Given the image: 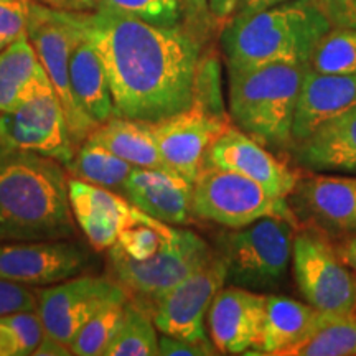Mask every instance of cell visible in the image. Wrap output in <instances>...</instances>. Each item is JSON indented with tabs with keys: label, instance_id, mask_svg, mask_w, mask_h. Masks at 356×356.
<instances>
[{
	"label": "cell",
	"instance_id": "6da1fadb",
	"mask_svg": "<svg viewBox=\"0 0 356 356\" xmlns=\"http://www.w3.org/2000/svg\"><path fill=\"white\" fill-rule=\"evenodd\" d=\"M70 12L101 58L114 115L157 122L190 108L202 42L185 25L159 26L109 10Z\"/></svg>",
	"mask_w": 356,
	"mask_h": 356
},
{
	"label": "cell",
	"instance_id": "7a4b0ae2",
	"mask_svg": "<svg viewBox=\"0 0 356 356\" xmlns=\"http://www.w3.org/2000/svg\"><path fill=\"white\" fill-rule=\"evenodd\" d=\"M74 234L63 163L0 144V243L53 241Z\"/></svg>",
	"mask_w": 356,
	"mask_h": 356
},
{
	"label": "cell",
	"instance_id": "3957f363",
	"mask_svg": "<svg viewBox=\"0 0 356 356\" xmlns=\"http://www.w3.org/2000/svg\"><path fill=\"white\" fill-rule=\"evenodd\" d=\"M332 25L315 0H287L251 15H233L221 29L228 71L273 63L307 65Z\"/></svg>",
	"mask_w": 356,
	"mask_h": 356
},
{
	"label": "cell",
	"instance_id": "277c9868",
	"mask_svg": "<svg viewBox=\"0 0 356 356\" xmlns=\"http://www.w3.org/2000/svg\"><path fill=\"white\" fill-rule=\"evenodd\" d=\"M307 65L273 63L228 71L229 118L266 147L292 145V124Z\"/></svg>",
	"mask_w": 356,
	"mask_h": 356
},
{
	"label": "cell",
	"instance_id": "5b68a950",
	"mask_svg": "<svg viewBox=\"0 0 356 356\" xmlns=\"http://www.w3.org/2000/svg\"><path fill=\"white\" fill-rule=\"evenodd\" d=\"M299 226L287 218L266 216L222 236L229 282L251 291L277 287L287 275Z\"/></svg>",
	"mask_w": 356,
	"mask_h": 356
},
{
	"label": "cell",
	"instance_id": "8992f818",
	"mask_svg": "<svg viewBox=\"0 0 356 356\" xmlns=\"http://www.w3.org/2000/svg\"><path fill=\"white\" fill-rule=\"evenodd\" d=\"M191 211L195 218L229 229L244 228L266 216L287 218L300 225L287 198L274 197L251 178L215 167H202L195 178Z\"/></svg>",
	"mask_w": 356,
	"mask_h": 356
},
{
	"label": "cell",
	"instance_id": "52a82bcc",
	"mask_svg": "<svg viewBox=\"0 0 356 356\" xmlns=\"http://www.w3.org/2000/svg\"><path fill=\"white\" fill-rule=\"evenodd\" d=\"M213 254L208 243L193 231L175 228L172 238L149 259L134 261L113 246L109 264L114 279L129 297L150 309L163 293L207 264Z\"/></svg>",
	"mask_w": 356,
	"mask_h": 356
},
{
	"label": "cell",
	"instance_id": "ba28073f",
	"mask_svg": "<svg viewBox=\"0 0 356 356\" xmlns=\"http://www.w3.org/2000/svg\"><path fill=\"white\" fill-rule=\"evenodd\" d=\"M26 37L33 44L58 99L63 106L71 140L78 149L96 129V124L89 121L79 111L71 92V53L83 35L71 19L70 10H60V8L48 7L37 0H32L29 24H26Z\"/></svg>",
	"mask_w": 356,
	"mask_h": 356
},
{
	"label": "cell",
	"instance_id": "9c48e42d",
	"mask_svg": "<svg viewBox=\"0 0 356 356\" xmlns=\"http://www.w3.org/2000/svg\"><path fill=\"white\" fill-rule=\"evenodd\" d=\"M292 264L297 287L310 305L327 314L343 315L353 312L356 273H351L322 228H297Z\"/></svg>",
	"mask_w": 356,
	"mask_h": 356
},
{
	"label": "cell",
	"instance_id": "30bf717a",
	"mask_svg": "<svg viewBox=\"0 0 356 356\" xmlns=\"http://www.w3.org/2000/svg\"><path fill=\"white\" fill-rule=\"evenodd\" d=\"M228 280L221 254L191 273L150 307L154 323L162 335L198 345H213L207 333V315L215 296Z\"/></svg>",
	"mask_w": 356,
	"mask_h": 356
},
{
	"label": "cell",
	"instance_id": "8fae6325",
	"mask_svg": "<svg viewBox=\"0 0 356 356\" xmlns=\"http://www.w3.org/2000/svg\"><path fill=\"white\" fill-rule=\"evenodd\" d=\"M44 333L71 345L79 328L106 305L129 300V293L108 275L81 274L35 291Z\"/></svg>",
	"mask_w": 356,
	"mask_h": 356
},
{
	"label": "cell",
	"instance_id": "7c38bea8",
	"mask_svg": "<svg viewBox=\"0 0 356 356\" xmlns=\"http://www.w3.org/2000/svg\"><path fill=\"white\" fill-rule=\"evenodd\" d=\"M0 144L68 165L76 152L55 89L40 92L12 113L0 114Z\"/></svg>",
	"mask_w": 356,
	"mask_h": 356
},
{
	"label": "cell",
	"instance_id": "4fadbf2b",
	"mask_svg": "<svg viewBox=\"0 0 356 356\" xmlns=\"http://www.w3.org/2000/svg\"><path fill=\"white\" fill-rule=\"evenodd\" d=\"M89 251L68 239L0 243V277L47 287L76 277L91 266Z\"/></svg>",
	"mask_w": 356,
	"mask_h": 356
},
{
	"label": "cell",
	"instance_id": "5bb4252c",
	"mask_svg": "<svg viewBox=\"0 0 356 356\" xmlns=\"http://www.w3.org/2000/svg\"><path fill=\"white\" fill-rule=\"evenodd\" d=\"M267 296L238 286L221 287L207 315L210 340L221 355H259Z\"/></svg>",
	"mask_w": 356,
	"mask_h": 356
},
{
	"label": "cell",
	"instance_id": "9a60e30c",
	"mask_svg": "<svg viewBox=\"0 0 356 356\" xmlns=\"http://www.w3.org/2000/svg\"><path fill=\"white\" fill-rule=\"evenodd\" d=\"M229 127V118L204 113L197 106L152 122V132L162 159L190 184H193L202 170L210 145Z\"/></svg>",
	"mask_w": 356,
	"mask_h": 356
},
{
	"label": "cell",
	"instance_id": "2e32d148",
	"mask_svg": "<svg viewBox=\"0 0 356 356\" xmlns=\"http://www.w3.org/2000/svg\"><path fill=\"white\" fill-rule=\"evenodd\" d=\"M68 197L74 221L96 251H109L119 236L137 222L159 221L134 207L121 193L73 177L68 178Z\"/></svg>",
	"mask_w": 356,
	"mask_h": 356
},
{
	"label": "cell",
	"instance_id": "e0dca14e",
	"mask_svg": "<svg viewBox=\"0 0 356 356\" xmlns=\"http://www.w3.org/2000/svg\"><path fill=\"white\" fill-rule=\"evenodd\" d=\"M203 167L239 173L280 198L291 197L302 177L270 154L266 145L236 127H229L213 142L204 155Z\"/></svg>",
	"mask_w": 356,
	"mask_h": 356
},
{
	"label": "cell",
	"instance_id": "ac0fdd59",
	"mask_svg": "<svg viewBox=\"0 0 356 356\" xmlns=\"http://www.w3.org/2000/svg\"><path fill=\"white\" fill-rule=\"evenodd\" d=\"M292 195L296 215L302 213L322 229L356 234V177H300Z\"/></svg>",
	"mask_w": 356,
	"mask_h": 356
},
{
	"label": "cell",
	"instance_id": "d6986e66",
	"mask_svg": "<svg viewBox=\"0 0 356 356\" xmlns=\"http://www.w3.org/2000/svg\"><path fill=\"white\" fill-rule=\"evenodd\" d=\"M193 184L170 170L132 168L122 188V197L140 211L173 226L191 221Z\"/></svg>",
	"mask_w": 356,
	"mask_h": 356
},
{
	"label": "cell",
	"instance_id": "ffe728a7",
	"mask_svg": "<svg viewBox=\"0 0 356 356\" xmlns=\"http://www.w3.org/2000/svg\"><path fill=\"white\" fill-rule=\"evenodd\" d=\"M356 106V74H323L307 66L292 124V145Z\"/></svg>",
	"mask_w": 356,
	"mask_h": 356
},
{
	"label": "cell",
	"instance_id": "44dd1931",
	"mask_svg": "<svg viewBox=\"0 0 356 356\" xmlns=\"http://www.w3.org/2000/svg\"><path fill=\"white\" fill-rule=\"evenodd\" d=\"M293 150L297 162L310 170L356 173V106L323 122Z\"/></svg>",
	"mask_w": 356,
	"mask_h": 356
},
{
	"label": "cell",
	"instance_id": "7402d4cb",
	"mask_svg": "<svg viewBox=\"0 0 356 356\" xmlns=\"http://www.w3.org/2000/svg\"><path fill=\"white\" fill-rule=\"evenodd\" d=\"M50 89L53 84L26 33L0 51V114Z\"/></svg>",
	"mask_w": 356,
	"mask_h": 356
},
{
	"label": "cell",
	"instance_id": "603a6c76",
	"mask_svg": "<svg viewBox=\"0 0 356 356\" xmlns=\"http://www.w3.org/2000/svg\"><path fill=\"white\" fill-rule=\"evenodd\" d=\"M70 81L74 102L96 127L114 118L113 96L104 66L92 44L84 37L71 53Z\"/></svg>",
	"mask_w": 356,
	"mask_h": 356
},
{
	"label": "cell",
	"instance_id": "cb8c5ba5",
	"mask_svg": "<svg viewBox=\"0 0 356 356\" xmlns=\"http://www.w3.org/2000/svg\"><path fill=\"white\" fill-rule=\"evenodd\" d=\"M88 139L106 147L119 159L131 163L134 168L173 172L159 152L152 122L114 115L109 121L97 126Z\"/></svg>",
	"mask_w": 356,
	"mask_h": 356
},
{
	"label": "cell",
	"instance_id": "d4e9b609",
	"mask_svg": "<svg viewBox=\"0 0 356 356\" xmlns=\"http://www.w3.org/2000/svg\"><path fill=\"white\" fill-rule=\"evenodd\" d=\"M327 312H320L309 302L282 296H267L264 335L259 355L282 356L284 351L309 335L322 322Z\"/></svg>",
	"mask_w": 356,
	"mask_h": 356
},
{
	"label": "cell",
	"instance_id": "484cf974",
	"mask_svg": "<svg viewBox=\"0 0 356 356\" xmlns=\"http://www.w3.org/2000/svg\"><path fill=\"white\" fill-rule=\"evenodd\" d=\"M65 168L73 178L122 195L124 184L134 167L106 147L86 139L78 147L71 162Z\"/></svg>",
	"mask_w": 356,
	"mask_h": 356
},
{
	"label": "cell",
	"instance_id": "4316f807",
	"mask_svg": "<svg viewBox=\"0 0 356 356\" xmlns=\"http://www.w3.org/2000/svg\"><path fill=\"white\" fill-rule=\"evenodd\" d=\"M282 356H356V314H327L304 340Z\"/></svg>",
	"mask_w": 356,
	"mask_h": 356
},
{
	"label": "cell",
	"instance_id": "83f0119b",
	"mask_svg": "<svg viewBox=\"0 0 356 356\" xmlns=\"http://www.w3.org/2000/svg\"><path fill=\"white\" fill-rule=\"evenodd\" d=\"M152 314L144 305L129 299L118 332L106 350V356L159 355V335Z\"/></svg>",
	"mask_w": 356,
	"mask_h": 356
},
{
	"label": "cell",
	"instance_id": "f1b7e54d",
	"mask_svg": "<svg viewBox=\"0 0 356 356\" xmlns=\"http://www.w3.org/2000/svg\"><path fill=\"white\" fill-rule=\"evenodd\" d=\"M307 66L323 74H356V30L332 26L315 44Z\"/></svg>",
	"mask_w": 356,
	"mask_h": 356
},
{
	"label": "cell",
	"instance_id": "f546056e",
	"mask_svg": "<svg viewBox=\"0 0 356 356\" xmlns=\"http://www.w3.org/2000/svg\"><path fill=\"white\" fill-rule=\"evenodd\" d=\"M126 302H114L106 305L97 314L92 315L86 323L79 328L76 337L71 341L70 348L78 356H101L106 353L108 346L121 325Z\"/></svg>",
	"mask_w": 356,
	"mask_h": 356
},
{
	"label": "cell",
	"instance_id": "4dcf8cb0",
	"mask_svg": "<svg viewBox=\"0 0 356 356\" xmlns=\"http://www.w3.org/2000/svg\"><path fill=\"white\" fill-rule=\"evenodd\" d=\"M44 335L37 310L0 317V356H29Z\"/></svg>",
	"mask_w": 356,
	"mask_h": 356
},
{
	"label": "cell",
	"instance_id": "1f68e13d",
	"mask_svg": "<svg viewBox=\"0 0 356 356\" xmlns=\"http://www.w3.org/2000/svg\"><path fill=\"white\" fill-rule=\"evenodd\" d=\"M95 10L118 12L159 26L184 25L181 0H97Z\"/></svg>",
	"mask_w": 356,
	"mask_h": 356
},
{
	"label": "cell",
	"instance_id": "d6a6232c",
	"mask_svg": "<svg viewBox=\"0 0 356 356\" xmlns=\"http://www.w3.org/2000/svg\"><path fill=\"white\" fill-rule=\"evenodd\" d=\"M204 113H210L220 118H228L222 104L221 88V60L216 50L208 48L200 55L197 71L193 81V102Z\"/></svg>",
	"mask_w": 356,
	"mask_h": 356
},
{
	"label": "cell",
	"instance_id": "836d02e7",
	"mask_svg": "<svg viewBox=\"0 0 356 356\" xmlns=\"http://www.w3.org/2000/svg\"><path fill=\"white\" fill-rule=\"evenodd\" d=\"M173 231L172 225L162 221L137 222L119 236L114 246L134 261H144L157 254L167 239L172 238Z\"/></svg>",
	"mask_w": 356,
	"mask_h": 356
},
{
	"label": "cell",
	"instance_id": "e575fe53",
	"mask_svg": "<svg viewBox=\"0 0 356 356\" xmlns=\"http://www.w3.org/2000/svg\"><path fill=\"white\" fill-rule=\"evenodd\" d=\"M32 0H0V51L26 33Z\"/></svg>",
	"mask_w": 356,
	"mask_h": 356
},
{
	"label": "cell",
	"instance_id": "d590c367",
	"mask_svg": "<svg viewBox=\"0 0 356 356\" xmlns=\"http://www.w3.org/2000/svg\"><path fill=\"white\" fill-rule=\"evenodd\" d=\"M37 293L25 284L0 277V317L37 310Z\"/></svg>",
	"mask_w": 356,
	"mask_h": 356
},
{
	"label": "cell",
	"instance_id": "8d00e7d4",
	"mask_svg": "<svg viewBox=\"0 0 356 356\" xmlns=\"http://www.w3.org/2000/svg\"><path fill=\"white\" fill-rule=\"evenodd\" d=\"M181 3H184V25L200 42H203L216 26L210 12V2L208 0H181Z\"/></svg>",
	"mask_w": 356,
	"mask_h": 356
},
{
	"label": "cell",
	"instance_id": "74e56055",
	"mask_svg": "<svg viewBox=\"0 0 356 356\" xmlns=\"http://www.w3.org/2000/svg\"><path fill=\"white\" fill-rule=\"evenodd\" d=\"M315 3L332 26L356 30V0H315Z\"/></svg>",
	"mask_w": 356,
	"mask_h": 356
},
{
	"label": "cell",
	"instance_id": "f35d334b",
	"mask_svg": "<svg viewBox=\"0 0 356 356\" xmlns=\"http://www.w3.org/2000/svg\"><path fill=\"white\" fill-rule=\"evenodd\" d=\"M218 351L213 345H198L180 338L162 335L159 337V355L162 356H210Z\"/></svg>",
	"mask_w": 356,
	"mask_h": 356
},
{
	"label": "cell",
	"instance_id": "ab89813d",
	"mask_svg": "<svg viewBox=\"0 0 356 356\" xmlns=\"http://www.w3.org/2000/svg\"><path fill=\"white\" fill-rule=\"evenodd\" d=\"M33 355L35 356H70L73 355V351H71L70 345H66L63 341L56 340V338H53L44 333L42 341L38 343Z\"/></svg>",
	"mask_w": 356,
	"mask_h": 356
},
{
	"label": "cell",
	"instance_id": "60d3db41",
	"mask_svg": "<svg viewBox=\"0 0 356 356\" xmlns=\"http://www.w3.org/2000/svg\"><path fill=\"white\" fill-rule=\"evenodd\" d=\"M208 2H210V12L216 26L222 29V25L234 15L239 0H208Z\"/></svg>",
	"mask_w": 356,
	"mask_h": 356
},
{
	"label": "cell",
	"instance_id": "b9f144b4",
	"mask_svg": "<svg viewBox=\"0 0 356 356\" xmlns=\"http://www.w3.org/2000/svg\"><path fill=\"white\" fill-rule=\"evenodd\" d=\"M282 2H287V0H239L234 15H251V13L264 10V8L274 7Z\"/></svg>",
	"mask_w": 356,
	"mask_h": 356
},
{
	"label": "cell",
	"instance_id": "7bdbcfd3",
	"mask_svg": "<svg viewBox=\"0 0 356 356\" xmlns=\"http://www.w3.org/2000/svg\"><path fill=\"white\" fill-rule=\"evenodd\" d=\"M337 249L338 254H340L345 264L356 273V234L350 236L348 239H345Z\"/></svg>",
	"mask_w": 356,
	"mask_h": 356
},
{
	"label": "cell",
	"instance_id": "ee69618b",
	"mask_svg": "<svg viewBox=\"0 0 356 356\" xmlns=\"http://www.w3.org/2000/svg\"><path fill=\"white\" fill-rule=\"evenodd\" d=\"M37 2L53 8H60V10H73V0H37Z\"/></svg>",
	"mask_w": 356,
	"mask_h": 356
},
{
	"label": "cell",
	"instance_id": "f6af8a7d",
	"mask_svg": "<svg viewBox=\"0 0 356 356\" xmlns=\"http://www.w3.org/2000/svg\"><path fill=\"white\" fill-rule=\"evenodd\" d=\"M97 0H73L74 12H91L96 8Z\"/></svg>",
	"mask_w": 356,
	"mask_h": 356
},
{
	"label": "cell",
	"instance_id": "bcb514c9",
	"mask_svg": "<svg viewBox=\"0 0 356 356\" xmlns=\"http://www.w3.org/2000/svg\"><path fill=\"white\" fill-rule=\"evenodd\" d=\"M353 312H355V314H356V305H355V309H353Z\"/></svg>",
	"mask_w": 356,
	"mask_h": 356
}]
</instances>
